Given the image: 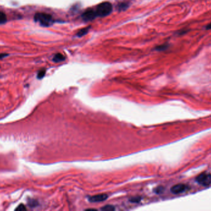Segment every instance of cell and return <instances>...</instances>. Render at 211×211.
Listing matches in <instances>:
<instances>
[{"instance_id": "6da1fadb", "label": "cell", "mask_w": 211, "mask_h": 211, "mask_svg": "<svg viewBox=\"0 0 211 211\" xmlns=\"http://www.w3.org/2000/svg\"><path fill=\"white\" fill-rule=\"evenodd\" d=\"M97 16L105 17L109 15L112 11V4L108 1L103 2L98 4L96 9Z\"/></svg>"}, {"instance_id": "7a4b0ae2", "label": "cell", "mask_w": 211, "mask_h": 211, "mask_svg": "<svg viewBox=\"0 0 211 211\" xmlns=\"http://www.w3.org/2000/svg\"><path fill=\"white\" fill-rule=\"evenodd\" d=\"M34 19L36 22H38L42 26L48 27L53 23V19L50 14L44 12H38L35 14Z\"/></svg>"}, {"instance_id": "3957f363", "label": "cell", "mask_w": 211, "mask_h": 211, "mask_svg": "<svg viewBox=\"0 0 211 211\" xmlns=\"http://www.w3.org/2000/svg\"><path fill=\"white\" fill-rule=\"evenodd\" d=\"M196 180L200 185L204 187H208L211 184V174L204 172L198 175Z\"/></svg>"}, {"instance_id": "277c9868", "label": "cell", "mask_w": 211, "mask_h": 211, "mask_svg": "<svg viewBox=\"0 0 211 211\" xmlns=\"http://www.w3.org/2000/svg\"><path fill=\"white\" fill-rule=\"evenodd\" d=\"M188 187L187 185L185 184L180 183V184H177V185L173 186L171 188V191L172 193L175 195H178V194H180V193L185 192L186 191L188 190Z\"/></svg>"}, {"instance_id": "5b68a950", "label": "cell", "mask_w": 211, "mask_h": 211, "mask_svg": "<svg viewBox=\"0 0 211 211\" xmlns=\"http://www.w3.org/2000/svg\"><path fill=\"white\" fill-rule=\"evenodd\" d=\"M96 16H97V14H96V11L92 9H89L85 11L83 13L82 15V18L85 21H90L95 19Z\"/></svg>"}, {"instance_id": "8992f818", "label": "cell", "mask_w": 211, "mask_h": 211, "mask_svg": "<svg viewBox=\"0 0 211 211\" xmlns=\"http://www.w3.org/2000/svg\"><path fill=\"white\" fill-rule=\"evenodd\" d=\"M108 198V196L106 194H99L96 195L92 196L88 198V200L91 203H99V202H103L105 200H106Z\"/></svg>"}, {"instance_id": "52a82bcc", "label": "cell", "mask_w": 211, "mask_h": 211, "mask_svg": "<svg viewBox=\"0 0 211 211\" xmlns=\"http://www.w3.org/2000/svg\"><path fill=\"white\" fill-rule=\"evenodd\" d=\"M65 59V57L61 53H57L56 54L53 58V61L55 63H59V62H61L64 61Z\"/></svg>"}, {"instance_id": "ba28073f", "label": "cell", "mask_w": 211, "mask_h": 211, "mask_svg": "<svg viewBox=\"0 0 211 211\" xmlns=\"http://www.w3.org/2000/svg\"><path fill=\"white\" fill-rule=\"evenodd\" d=\"M90 27H85V28H83L82 29H80L76 34V36L78 37H83L85 35H86L88 31H89V29H90Z\"/></svg>"}, {"instance_id": "9c48e42d", "label": "cell", "mask_w": 211, "mask_h": 211, "mask_svg": "<svg viewBox=\"0 0 211 211\" xmlns=\"http://www.w3.org/2000/svg\"><path fill=\"white\" fill-rule=\"evenodd\" d=\"M6 21H7L6 15L4 12L0 11V24H3Z\"/></svg>"}, {"instance_id": "30bf717a", "label": "cell", "mask_w": 211, "mask_h": 211, "mask_svg": "<svg viewBox=\"0 0 211 211\" xmlns=\"http://www.w3.org/2000/svg\"><path fill=\"white\" fill-rule=\"evenodd\" d=\"M45 73H46V70L45 69H41L40 70L38 73V74H37V78L39 79H42L44 75H45Z\"/></svg>"}, {"instance_id": "8fae6325", "label": "cell", "mask_w": 211, "mask_h": 211, "mask_svg": "<svg viewBox=\"0 0 211 211\" xmlns=\"http://www.w3.org/2000/svg\"><path fill=\"white\" fill-rule=\"evenodd\" d=\"M167 48H168V45L167 44H164V45H161L157 46L156 48V49L158 51H163V50H166Z\"/></svg>"}, {"instance_id": "7c38bea8", "label": "cell", "mask_w": 211, "mask_h": 211, "mask_svg": "<svg viewBox=\"0 0 211 211\" xmlns=\"http://www.w3.org/2000/svg\"><path fill=\"white\" fill-rule=\"evenodd\" d=\"M114 209H115V208L112 206H111V205H107V206H105L101 208V210H103V211H114Z\"/></svg>"}, {"instance_id": "4fadbf2b", "label": "cell", "mask_w": 211, "mask_h": 211, "mask_svg": "<svg viewBox=\"0 0 211 211\" xmlns=\"http://www.w3.org/2000/svg\"><path fill=\"white\" fill-rule=\"evenodd\" d=\"M129 7V5L127 3H120L118 5L119 10H125Z\"/></svg>"}, {"instance_id": "5bb4252c", "label": "cell", "mask_w": 211, "mask_h": 211, "mask_svg": "<svg viewBox=\"0 0 211 211\" xmlns=\"http://www.w3.org/2000/svg\"><path fill=\"white\" fill-rule=\"evenodd\" d=\"M27 209H26V207L24 206V205H23V204H20V206H19L17 208H16V209L15 210H19V211H24V210H26Z\"/></svg>"}, {"instance_id": "9a60e30c", "label": "cell", "mask_w": 211, "mask_h": 211, "mask_svg": "<svg viewBox=\"0 0 211 211\" xmlns=\"http://www.w3.org/2000/svg\"><path fill=\"white\" fill-rule=\"evenodd\" d=\"M163 190H164V188H163L162 187H158V188H156L155 192H156V193H158V194H159V193H161L163 191Z\"/></svg>"}, {"instance_id": "2e32d148", "label": "cell", "mask_w": 211, "mask_h": 211, "mask_svg": "<svg viewBox=\"0 0 211 211\" xmlns=\"http://www.w3.org/2000/svg\"><path fill=\"white\" fill-rule=\"evenodd\" d=\"M141 200V199L140 198H132L130 201L131 202H133V203H138V202H140Z\"/></svg>"}, {"instance_id": "e0dca14e", "label": "cell", "mask_w": 211, "mask_h": 211, "mask_svg": "<svg viewBox=\"0 0 211 211\" xmlns=\"http://www.w3.org/2000/svg\"><path fill=\"white\" fill-rule=\"evenodd\" d=\"M8 54H5V53H0V59H2L6 56H7Z\"/></svg>"}, {"instance_id": "ac0fdd59", "label": "cell", "mask_w": 211, "mask_h": 211, "mask_svg": "<svg viewBox=\"0 0 211 211\" xmlns=\"http://www.w3.org/2000/svg\"><path fill=\"white\" fill-rule=\"evenodd\" d=\"M206 29H208V30H210V29H211V23H210L209 24H208V25L206 26Z\"/></svg>"}]
</instances>
